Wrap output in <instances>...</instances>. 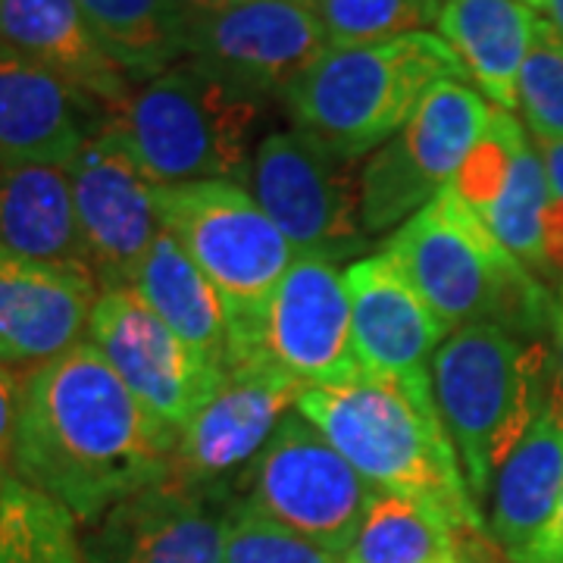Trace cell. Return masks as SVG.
Segmentation results:
<instances>
[{"mask_svg":"<svg viewBox=\"0 0 563 563\" xmlns=\"http://www.w3.org/2000/svg\"><path fill=\"white\" fill-rule=\"evenodd\" d=\"M0 44L107 113L120 110L135 91L132 76L103 51L76 0H0Z\"/></svg>","mask_w":563,"mask_h":563,"instance_id":"obj_20","label":"cell"},{"mask_svg":"<svg viewBox=\"0 0 563 563\" xmlns=\"http://www.w3.org/2000/svg\"><path fill=\"white\" fill-rule=\"evenodd\" d=\"M320 20L332 51L369 47L439 22L442 0H301Z\"/></svg>","mask_w":563,"mask_h":563,"instance_id":"obj_29","label":"cell"},{"mask_svg":"<svg viewBox=\"0 0 563 563\" xmlns=\"http://www.w3.org/2000/svg\"><path fill=\"white\" fill-rule=\"evenodd\" d=\"M542 10L548 22L563 35V0H542Z\"/></svg>","mask_w":563,"mask_h":563,"instance_id":"obj_36","label":"cell"},{"mask_svg":"<svg viewBox=\"0 0 563 563\" xmlns=\"http://www.w3.org/2000/svg\"><path fill=\"white\" fill-rule=\"evenodd\" d=\"M101 47L132 76L147 81L185 60L188 22L173 0H76Z\"/></svg>","mask_w":563,"mask_h":563,"instance_id":"obj_25","label":"cell"},{"mask_svg":"<svg viewBox=\"0 0 563 563\" xmlns=\"http://www.w3.org/2000/svg\"><path fill=\"white\" fill-rule=\"evenodd\" d=\"M22 383L13 376L10 366L0 363V466H13V444L20 429ZM13 473V470H10Z\"/></svg>","mask_w":563,"mask_h":563,"instance_id":"obj_32","label":"cell"},{"mask_svg":"<svg viewBox=\"0 0 563 563\" xmlns=\"http://www.w3.org/2000/svg\"><path fill=\"white\" fill-rule=\"evenodd\" d=\"M385 254L401 266L448 335L488 322L526 339L558 317V303H551L539 276L492 235L454 188H444L404 222Z\"/></svg>","mask_w":563,"mask_h":563,"instance_id":"obj_4","label":"cell"},{"mask_svg":"<svg viewBox=\"0 0 563 563\" xmlns=\"http://www.w3.org/2000/svg\"><path fill=\"white\" fill-rule=\"evenodd\" d=\"M76 517L10 473L0 492V563H88Z\"/></svg>","mask_w":563,"mask_h":563,"instance_id":"obj_27","label":"cell"},{"mask_svg":"<svg viewBox=\"0 0 563 563\" xmlns=\"http://www.w3.org/2000/svg\"><path fill=\"white\" fill-rule=\"evenodd\" d=\"M251 347H261L269 361L279 363L307 388L361 376L344 269L313 257L291 263L269 295L244 351Z\"/></svg>","mask_w":563,"mask_h":563,"instance_id":"obj_15","label":"cell"},{"mask_svg":"<svg viewBox=\"0 0 563 563\" xmlns=\"http://www.w3.org/2000/svg\"><path fill=\"white\" fill-rule=\"evenodd\" d=\"M239 488L266 517L342 558L379 498V488L363 479L298 410L279 422Z\"/></svg>","mask_w":563,"mask_h":563,"instance_id":"obj_10","label":"cell"},{"mask_svg":"<svg viewBox=\"0 0 563 563\" xmlns=\"http://www.w3.org/2000/svg\"><path fill=\"white\" fill-rule=\"evenodd\" d=\"M517 563H563V485L561 498H558V510H554L551 523L542 532V539L532 544Z\"/></svg>","mask_w":563,"mask_h":563,"instance_id":"obj_33","label":"cell"},{"mask_svg":"<svg viewBox=\"0 0 563 563\" xmlns=\"http://www.w3.org/2000/svg\"><path fill=\"white\" fill-rule=\"evenodd\" d=\"M235 495L166 476L103 514L85 539L88 563H222Z\"/></svg>","mask_w":563,"mask_h":563,"instance_id":"obj_16","label":"cell"},{"mask_svg":"<svg viewBox=\"0 0 563 563\" xmlns=\"http://www.w3.org/2000/svg\"><path fill=\"white\" fill-rule=\"evenodd\" d=\"M444 79H466L442 35L410 32L385 44L329 51L282 98L295 129L344 161H363L413 120Z\"/></svg>","mask_w":563,"mask_h":563,"instance_id":"obj_5","label":"cell"},{"mask_svg":"<svg viewBox=\"0 0 563 563\" xmlns=\"http://www.w3.org/2000/svg\"><path fill=\"white\" fill-rule=\"evenodd\" d=\"M154 203L163 229L179 239L203 276L217 285L235 322L242 354L269 295L298 261L295 247L239 181L157 185Z\"/></svg>","mask_w":563,"mask_h":563,"instance_id":"obj_7","label":"cell"},{"mask_svg":"<svg viewBox=\"0 0 563 563\" xmlns=\"http://www.w3.org/2000/svg\"><path fill=\"white\" fill-rule=\"evenodd\" d=\"M79 213L88 263L101 288H132L141 263L161 235L154 181L144 176L117 122L85 141L79 157L66 166Z\"/></svg>","mask_w":563,"mask_h":563,"instance_id":"obj_14","label":"cell"},{"mask_svg":"<svg viewBox=\"0 0 563 563\" xmlns=\"http://www.w3.org/2000/svg\"><path fill=\"white\" fill-rule=\"evenodd\" d=\"M520 3H526V7H532V10H536V7L542 10V0H520Z\"/></svg>","mask_w":563,"mask_h":563,"instance_id":"obj_39","label":"cell"},{"mask_svg":"<svg viewBox=\"0 0 563 563\" xmlns=\"http://www.w3.org/2000/svg\"><path fill=\"white\" fill-rule=\"evenodd\" d=\"M110 113L0 44V166H60L79 157Z\"/></svg>","mask_w":563,"mask_h":563,"instance_id":"obj_19","label":"cell"},{"mask_svg":"<svg viewBox=\"0 0 563 563\" xmlns=\"http://www.w3.org/2000/svg\"><path fill=\"white\" fill-rule=\"evenodd\" d=\"M0 251L25 261L88 263L69 173L16 166L0 176ZM91 266V263H88Z\"/></svg>","mask_w":563,"mask_h":563,"instance_id":"obj_24","label":"cell"},{"mask_svg":"<svg viewBox=\"0 0 563 563\" xmlns=\"http://www.w3.org/2000/svg\"><path fill=\"white\" fill-rule=\"evenodd\" d=\"M492 107L463 79L439 81L413 120L363 163V225L369 239L401 229L451 188L485 135Z\"/></svg>","mask_w":563,"mask_h":563,"instance_id":"obj_9","label":"cell"},{"mask_svg":"<svg viewBox=\"0 0 563 563\" xmlns=\"http://www.w3.org/2000/svg\"><path fill=\"white\" fill-rule=\"evenodd\" d=\"M132 288L201 361L220 373L232 366L239 354L232 313L217 285L203 276L201 266L191 261L173 232L161 229Z\"/></svg>","mask_w":563,"mask_h":563,"instance_id":"obj_22","label":"cell"},{"mask_svg":"<svg viewBox=\"0 0 563 563\" xmlns=\"http://www.w3.org/2000/svg\"><path fill=\"white\" fill-rule=\"evenodd\" d=\"M88 342L141 407L179 435L220 388L222 373L201 361L135 288H107L88 322Z\"/></svg>","mask_w":563,"mask_h":563,"instance_id":"obj_13","label":"cell"},{"mask_svg":"<svg viewBox=\"0 0 563 563\" xmlns=\"http://www.w3.org/2000/svg\"><path fill=\"white\" fill-rule=\"evenodd\" d=\"M320 20L301 0H239L191 22L185 60L257 98H285L329 54Z\"/></svg>","mask_w":563,"mask_h":563,"instance_id":"obj_12","label":"cell"},{"mask_svg":"<svg viewBox=\"0 0 563 563\" xmlns=\"http://www.w3.org/2000/svg\"><path fill=\"white\" fill-rule=\"evenodd\" d=\"M344 288L363 373L429 379V363L448 339L442 320L385 251L347 263Z\"/></svg>","mask_w":563,"mask_h":563,"instance_id":"obj_18","label":"cell"},{"mask_svg":"<svg viewBox=\"0 0 563 563\" xmlns=\"http://www.w3.org/2000/svg\"><path fill=\"white\" fill-rule=\"evenodd\" d=\"M563 485V379L558 373L542 417L492 483V542L517 563L542 539Z\"/></svg>","mask_w":563,"mask_h":563,"instance_id":"obj_21","label":"cell"},{"mask_svg":"<svg viewBox=\"0 0 563 563\" xmlns=\"http://www.w3.org/2000/svg\"><path fill=\"white\" fill-rule=\"evenodd\" d=\"M7 479H10V470H7V466H0V492H3Z\"/></svg>","mask_w":563,"mask_h":563,"instance_id":"obj_38","label":"cell"},{"mask_svg":"<svg viewBox=\"0 0 563 563\" xmlns=\"http://www.w3.org/2000/svg\"><path fill=\"white\" fill-rule=\"evenodd\" d=\"M554 379L558 361L544 344L488 322L451 332L435 351L432 401L476 501L492 492L504 461L542 417Z\"/></svg>","mask_w":563,"mask_h":563,"instance_id":"obj_3","label":"cell"},{"mask_svg":"<svg viewBox=\"0 0 563 563\" xmlns=\"http://www.w3.org/2000/svg\"><path fill=\"white\" fill-rule=\"evenodd\" d=\"M247 188L298 257L339 266L373 244L363 225L361 161H344L301 129L257 144Z\"/></svg>","mask_w":563,"mask_h":563,"instance_id":"obj_8","label":"cell"},{"mask_svg":"<svg viewBox=\"0 0 563 563\" xmlns=\"http://www.w3.org/2000/svg\"><path fill=\"white\" fill-rule=\"evenodd\" d=\"M554 332H558V373H561V379H563V298H561V303H558Z\"/></svg>","mask_w":563,"mask_h":563,"instance_id":"obj_37","label":"cell"},{"mask_svg":"<svg viewBox=\"0 0 563 563\" xmlns=\"http://www.w3.org/2000/svg\"><path fill=\"white\" fill-rule=\"evenodd\" d=\"M263 98L181 60L110 113L154 185L247 181Z\"/></svg>","mask_w":563,"mask_h":563,"instance_id":"obj_6","label":"cell"},{"mask_svg":"<svg viewBox=\"0 0 563 563\" xmlns=\"http://www.w3.org/2000/svg\"><path fill=\"white\" fill-rule=\"evenodd\" d=\"M295 410L379 492L442 514L457 529L463 551L483 544V517L429 379L361 373L347 383L307 388Z\"/></svg>","mask_w":563,"mask_h":563,"instance_id":"obj_2","label":"cell"},{"mask_svg":"<svg viewBox=\"0 0 563 563\" xmlns=\"http://www.w3.org/2000/svg\"><path fill=\"white\" fill-rule=\"evenodd\" d=\"M232 3H239V0H173V7L181 13V20L188 22H198L203 16H213V13H220L225 7H232Z\"/></svg>","mask_w":563,"mask_h":563,"instance_id":"obj_35","label":"cell"},{"mask_svg":"<svg viewBox=\"0 0 563 563\" xmlns=\"http://www.w3.org/2000/svg\"><path fill=\"white\" fill-rule=\"evenodd\" d=\"M551 201V185L539 147L526 141L504 179L498 198L485 207L483 222L492 235L523 263L532 276L544 273V210Z\"/></svg>","mask_w":563,"mask_h":563,"instance_id":"obj_28","label":"cell"},{"mask_svg":"<svg viewBox=\"0 0 563 563\" xmlns=\"http://www.w3.org/2000/svg\"><path fill=\"white\" fill-rule=\"evenodd\" d=\"M539 16L520 0H444L439 35L495 110L517 107V85Z\"/></svg>","mask_w":563,"mask_h":563,"instance_id":"obj_23","label":"cell"},{"mask_svg":"<svg viewBox=\"0 0 563 563\" xmlns=\"http://www.w3.org/2000/svg\"><path fill=\"white\" fill-rule=\"evenodd\" d=\"M101 291L88 263L25 261L0 251V363L38 369L79 347Z\"/></svg>","mask_w":563,"mask_h":563,"instance_id":"obj_17","label":"cell"},{"mask_svg":"<svg viewBox=\"0 0 563 563\" xmlns=\"http://www.w3.org/2000/svg\"><path fill=\"white\" fill-rule=\"evenodd\" d=\"M344 563H463V542L442 514L379 492Z\"/></svg>","mask_w":563,"mask_h":563,"instance_id":"obj_26","label":"cell"},{"mask_svg":"<svg viewBox=\"0 0 563 563\" xmlns=\"http://www.w3.org/2000/svg\"><path fill=\"white\" fill-rule=\"evenodd\" d=\"M176 442L85 339L25 376L10 470L79 523H98L169 476Z\"/></svg>","mask_w":563,"mask_h":563,"instance_id":"obj_1","label":"cell"},{"mask_svg":"<svg viewBox=\"0 0 563 563\" xmlns=\"http://www.w3.org/2000/svg\"><path fill=\"white\" fill-rule=\"evenodd\" d=\"M517 107L536 141H563V35L548 20L536 22Z\"/></svg>","mask_w":563,"mask_h":563,"instance_id":"obj_31","label":"cell"},{"mask_svg":"<svg viewBox=\"0 0 563 563\" xmlns=\"http://www.w3.org/2000/svg\"><path fill=\"white\" fill-rule=\"evenodd\" d=\"M539 154L544 161L551 195L563 198V141H539Z\"/></svg>","mask_w":563,"mask_h":563,"instance_id":"obj_34","label":"cell"},{"mask_svg":"<svg viewBox=\"0 0 563 563\" xmlns=\"http://www.w3.org/2000/svg\"><path fill=\"white\" fill-rule=\"evenodd\" d=\"M303 391L307 385L269 361L261 347L244 351L222 373L210 401L179 432L169 476L235 495L247 466L257 461Z\"/></svg>","mask_w":563,"mask_h":563,"instance_id":"obj_11","label":"cell"},{"mask_svg":"<svg viewBox=\"0 0 563 563\" xmlns=\"http://www.w3.org/2000/svg\"><path fill=\"white\" fill-rule=\"evenodd\" d=\"M222 563H344V558L235 495L225 514Z\"/></svg>","mask_w":563,"mask_h":563,"instance_id":"obj_30","label":"cell"}]
</instances>
